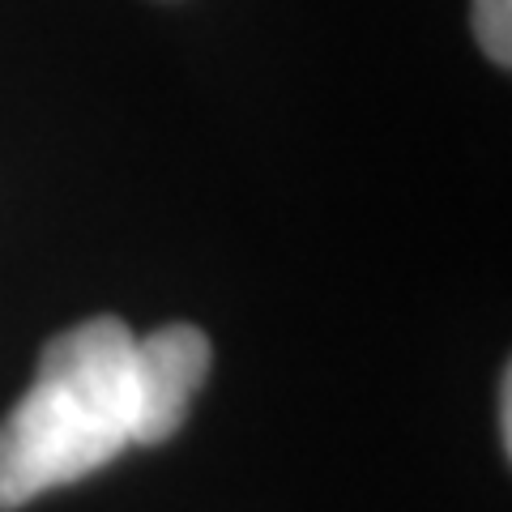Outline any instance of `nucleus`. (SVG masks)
I'll return each instance as SVG.
<instances>
[{"label":"nucleus","mask_w":512,"mask_h":512,"mask_svg":"<svg viewBox=\"0 0 512 512\" xmlns=\"http://www.w3.org/2000/svg\"><path fill=\"white\" fill-rule=\"evenodd\" d=\"M210 338L192 325L154 329L133 346V444H167L210 372Z\"/></svg>","instance_id":"nucleus-2"},{"label":"nucleus","mask_w":512,"mask_h":512,"mask_svg":"<svg viewBox=\"0 0 512 512\" xmlns=\"http://www.w3.org/2000/svg\"><path fill=\"white\" fill-rule=\"evenodd\" d=\"M474 35L483 52L508 69L512 64V0H474Z\"/></svg>","instance_id":"nucleus-3"},{"label":"nucleus","mask_w":512,"mask_h":512,"mask_svg":"<svg viewBox=\"0 0 512 512\" xmlns=\"http://www.w3.org/2000/svg\"><path fill=\"white\" fill-rule=\"evenodd\" d=\"M133 329L94 316L39 355L35 384L0 423V512L82 483L133 444Z\"/></svg>","instance_id":"nucleus-1"},{"label":"nucleus","mask_w":512,"mask_h":512,"mask_svg":"<svg viewBox=\"0 0 512 512\" xmlns=\"http://www.w3.org/2000/svg\"><path fill=\"white\" fill-rule=\"evenodd\" d=\"M500 444L512 453V367L500 372Z\"/></svg>","instance_id":"nucleus-4"}]
</instances>
